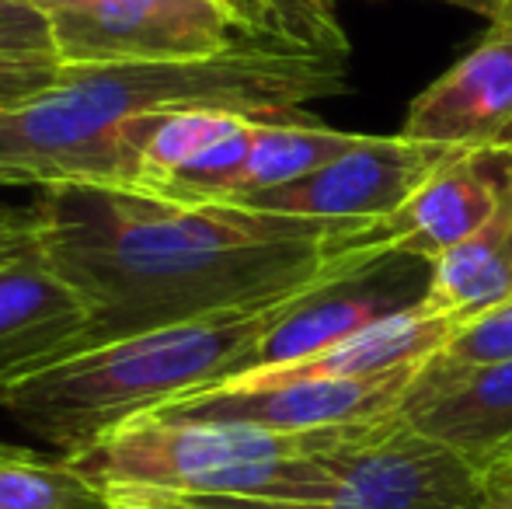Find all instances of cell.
Instances as JSON below:
<instances>
[{"label": "cell", "instance_id": "6da1fadb", "mask_svg": "<svg viewBox=\"0 0 512 509\" xmlns=\"http://www.w3.org/2000/svg\"><path fill=\"white\" fill-rule=\"evenodd\" d=\"M28 206L42 252L91 304L77 353L272 304L391 255L380 224L178 203L122 185H56Z\"/></svg>", "mask_w": 512, "mask_h": 509}, {"label": "cell", "instance_id": "7a4b0ae2", "mask_svg": "<svg viewBox=\"0 0 512 509\" xmlns=\"http://www.w3.org/2000/svg\"><path fill=\"white\" fill-rule=\"evenodd\" d=\"M345 81L349 56L251 35L206 60L63 67L53 88L0 112V185H122L119 129L133 119L213 109L290 123Z\"/></svg>", "mask_w": 512, "mask_h": 509}, {"label": "cell", "instance_id": "3957f363", "mask_svg": "<svg viewBox=\"0 0 512 509\" xmlns=\"http://www.w3.org/2000/svg\"><path fill=\"white\" fill-rule=\"evenodd\" d=\"M304 293L63 356L49 367L0 384V408L56 454L74 457L168 401L241 377L262 335Z\"/></svg>", "mask_w": 512, "mask_h": 509}, {"label": "cell", "instance_id": "277c9868", "mask_svg": "<svg viewBox=\"0 0 512 509\" xmlns=\"http://www.w3.org/2000/svg\"><path fill=\"white\" fill-rule=\"evenodd\" d=\"M391 419L310 433L237 422L136 419L108 433L95 447L74 454L70 464L105 496L161 492L304 503L321 496L331 482L335 454L363 443Z\"/></svg>", "mask_w": 512, "mask_h": 509}, {"label": "cell", "instance_id": "5b68a950", "mask_svg": "<svg viewBox=\"0 0 512 509\" xmlns=\"http://www.w3.org/2000/svg\"><path fill=\"white\" fill-rule=\"evenodd\" d=\"M220 509H481V461L408 426L405 415L335 454V475L304 503L182 496Z\"/></svg>", "mask_w": 512, "mask_h": 509}, {"label": "cell", "instance_id": "8992f818", "mask_svg": "<svg viewBox=\"0 0 512 509\" xmlns=\"http://www.w3.org/2000/svg\"><path fill=\"white\" fill-rule=\"evenodd\" d=\"M418 367L377 377H300V381H227L161 405L143 419L237 422V426L310 433V429L363 426L401 415Z\"/></svg>", "mask_w": 512, "mask_h": 509}, {"label": "cell", "instance_id": "52a82bcc", "mask_svg": "<svg viewBox=\"0 0 512 509\" xmlns=\"http://www.w3.org/2000/svg\"><path fill=\"white\" fill-rule=\"evenodd\" d=\"M49 25L67 67L206 60L248 39L220 0H84Z\"/></svg>", "mask_w": 512, "mask_h": 509}, {"label": "cell", "instance_id": "ba28073f", "mask_svg": "<svg viewBox=\"0 0 512 509\" xmlns=\"http://www.w3.org/2000/svg\"><path fill=\"white\" fill-rule=\"evenodd\" d=\"M460 147L411 140L405 133L363 136L359 147L324 164L321 171L279 189L251 192L234 206L335 224H384L418 192V185Z\"/></svg>", "mask_w": 512, "mask_h": 509}, {"label": "cell", "instance_id": "9c48e42d", "mask_svg": "<svg viewBox=\"0 0 512 509\" xmlns=\"http://www.w3.org/2000/svg\"><path fill=\"white\" fill-rule=\"evenodd\" d=\"M425 286H429V262L405 255L377 258L349 276L314 286L262 335L244 374L290 367L324 353L335 342L422 304Z\"/></svg>", "mask_w": 512, "mask_h": 509}, {"label": "cell", "instance_id": "30bf717a", "mask_svg": "<svg viewBox=\"0 0 512 509\" xmlns=\"http://www.w3.org/2000/svg\"><path fill=\"white\" fill-rule=\"evenodd\" d=\"M401 133L460 150L512 154V0L450 70L411 98Z\"/></svg>", "mask_w": 512, "mask_h": 509}, {"label": "cell", "instance_id": "8fae6325", "mask_svg": "<svg viewBox=\"0 0 512 509\" xmlns=\"http://www.w3.org/2000/svg\"><path fill=\"white\" fill-rule=\"evenodd\" d=\"M509 182L512 154L506 150H457L391 220L380 224L391 255L432 265L499 213Z\"/></svg>", "mask_w": 512, "mask_h": 509}, {"label": "cell", "instance_id": "7c38bea8", "mask_svg": "<svg viewBox=\"0 0 512 509\" xmlns=\"http://www.w3.org/2000/svg\"><path fill=\"white\" fill-rule=\"evenodd\" d=\"M88 332L91 304L39 238L0 265V384L77 353Z\"/></svg>", "mask_w": 512, "mask_h": 509}, {"label": "cell", "instance_id": "4fadbf2b", "mask_svg": "<svg viewBox=\"0 0 512 509\" xmlns=\"http://www.w3.org/2000/svg\"><path fill=\"white\" fill-rule=\"evenodd\" d=\"M401 415L418 433L488 461L512 443V360L474 370H432L425 360Z\"/></svg>", "mask_w": 512, "mask_h": 509}, {"label": "cell", "instance_id": "5bb4252c", "mask_svg": "<svg viewBox=\"0 0 512 509\" xmlns=\"http://www.w3.org/2000/svg\"><path fill=\"white\" fill-rule=\"evenodd\" d=\"M460 328H464L460 321L439 318V314H429L415 304L408 311L394 314V318H384L377 325L363 328V332L349 335V339L335 342V346L317 356H307V360L290 363V367L234 377V381H300V377L391 374V370L418 367V363L432 360Z\"/></svg>", "mask_w": 512, "mask_h": 509}, {"label": "cell", "instance_id": "9a60e30c", "mask_svg": "<svg viewBox=\"0 0 512 509\" xmlns=\"http://www.w3.org/2000/svg\"><path fill=\"white\" fill-rule=\"evenodd\" d=\"M506 304H512V182L499 213L429 265V286L418 307L467 325Z\"/></svg>", "mask_w": 512, "mask_h": 509}, {"label": "cell", "instance_id": "2e32d148", "mask_svg": "<svg viewBox=\"0 0 512 509\" xmlns=\"http://www.w3.org/2000/svg\"><path fill=\"white\" fill-rule=\"evenodd\" d=\"M363 136L366 133L324 126L317 116L290 119V123H258L248 164H244L241 178L220 203H234V199L251 196V192L279 189V185L314 175L324 164L338 161L352 147H359Z\"/></svg>", "mask_w": 512, "mask_h": 509}, {"label": "cell", "instance_id": "e0dca14e", "mask_svg": "<svg viewBox=\"0 0 512 509\" xmlns=\"http://www.w3.org/2000/svg\"><path fill=\"white\" fill-rule=\"evenodd\" d=\"M0 509H108V496L70 457L0 443Z\"/></svg>", "mask_w": 512, "mask_h": 509}, {"label": "cell", "instance_id": "ac0fdd59", "mask_svg": "<svg viewBox=\"0 0 512 509\" xmlns=\"http://www.w3.org/2000/svg\"><path fill=\"white\" fill-rule=\"evenodd\" d=\"M512 360V304L467 321L429 360L432 370H474Z\"/></svg>", "mask_w": 512, "mask_h": 509}, {"label": "cell", "instance_id": "d6986e66", "mask_svg": "<svg viewBox=\"0 0 512 509\" xmlns=\"http://www.w3.org/2000/svg\"><path fill=\"white\" fill-rule=\"evenodd\" d=\"M342 0H272L279 35L317 53L349 56V35L338 18Z\"/></svg>", "mask_w": 512, "mask_h": 509}, {"label": "cell", "instance_id": "ffe728a7", "mask_svg": "<svg viewBox=\"0 0 512 509\" xmlns=\"http://www.w3.org/2000/svg\"><path fill=\"white\" fill-rule=\"evenodd\" d=\"M42 53H53V25L46 14L28 0H0V56Z\"/></svg>", "mask_w": 512, "mask_h": 509}, {"label": "cell", "instance_id": "44dd1931", "mask_svg": "<svg viewBox=\"0 0 512 509\" xmlns=\"http://www.w3.org/2000/svg\"><path fill=\"white\" fill-rule=\"evenodd\" d=\"M67 63L53 53L42 56H0V112L42 95L60 81Z\"/></svg>", "mask_w": 512, "mask_h": 509}, {"label": "cell", "instance_id": "7402d4cb", "mask_svg": "<svg viewBox=\"0 0 512 509\" xmlns=\"http://www.w3.org/2000/svg\"><path fill=\"white\" fill-rule=\"evenodd\" d=\"M35 238H39V224H35L32 206L18 210V206L0 203V265L18 252H25Z\"/></svg>", "mask_w": 512, "mask_h": 509}, {"label": "cell", "instance_id": "603a6c76", "mask_svg": "<svg viewBox=\"0 0 512 509\" xmlns=\"http://www.w3.org/2000/svg\"><path fill=\"white\" fill-rule=\"evenodd\" d=\"M481 506L512 509V454H495L481 461Z\"/></svg>", "mask_w": 512, "mask_h": 509}, {"label": "cell", "instance_id": "cb8c5ba5", "mask_svg": "<svg viewBox=\"0 0 512 509\" xmlns=\"http://www.w3.org/2000/svg\"><path fill=\"white\" fill-rule=\"evenodd\" d=\"M230 14L237 18V25L255 39H283L279 35V21L272 11V0H220Z\"/></svg>", "mask_w": 512, "mask_h": 509}, {"label": "cell", "instance_id": "d4e9b609", "mask_svg": "<svg viewBox=\"0 0 512 509\" xmlns=\"http://www.w3.org/2000/svg\"><path fill=\"white\" fill-rule=\"evenodd\" d=\"M112 503L126 506V509H220V506H206L196 499H182V496H161V492H112Z\"/></svg>", "mask_w": 512, "mask_h": 509}, {"label": "cell", "instance_id": "484cf974", "mask_svg": "<svg viewBox=\"0 0 512 509\" xmlns=\"http://www.w3.org/2000/svg\"><path fill=\"white\" fill-rule=\"evenodd\" d=\"M439 4H450V7H460V11L481 14V18H495L499 7H502V0H439Z\"/></svg>", "mask_w": 512, "mask_h": 509}, {"label": "cell", "instance_id": "4316f807", "mask_svg": "<svg viewBox=\"0 0 512 509\" xmlns=\"http://www.w3.org/2000/svg\"><path fill=\"white\" fill-rule=\"evenodd\" d=\"M28 4H35L39 7L46 18H56V14H63V11H74V7H81L84 0H28Z\"/></svg>", "mask_w": 512, "mask_h": 509}, {"label": "cell", "instance_id": "83f0119b", "mask_svg": "<svg viewBox=\"0 0 512 509\" xmlns=\"http://www.w3.org/2000/svg\"><path fill=\"white\" fill-rule=\"evenodd\" d=\"M108 509H126V506H119V503H112V499H108Z\"/></svg>", "mask_w": 512, "mask_h": 509}, {"label": "cell", "instance_id": "f1b7e54d", "mask_svg": "<svg viewBox=\"0 0 512 509\" xmlns=\"http://www.w3.org/2000/svg\"><path fill=\"white\" fill-rule=\"evenodd\" d=\"M481 509H485V506H481Z\"/></svg>", "mask_w": 512, "mask_h": 509}]
</instances>
